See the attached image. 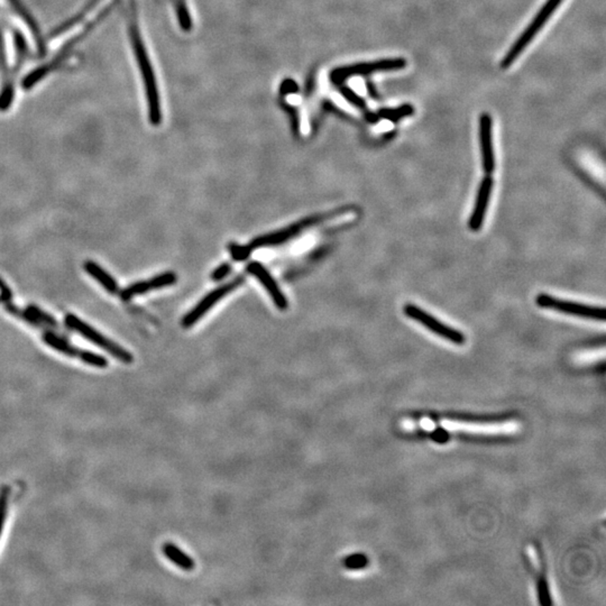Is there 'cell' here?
Returning a JSON list of instances; mask_svg holds the SVG:
<instances>
[{
    "instance_id": "4fadbf2b",
    "label": "cell",
    "mask_w": 606,
    "mask_h": 606,
    "mask_svg": "<svg viewBox=\"0 0 606 606\" xmlns=\"http://www.w3.org/2000/svg\"><path fill=\"white\" fill-rule=\"evenodd\" d=\"M479 143L482 151V164L485 173L491 175L494 172L495 155L492 136V117L483 114L479 117Z\"/></svg>"
},
{
    "instance_id": "9a60e30c",
    "label": "cell",
    "mask_w": 606,
    "mask_h": 606,
    "mask_svg": "<svg viewBox=\"0 0 606 606\" xmlns=\"http://www.w3.org/2000/svg\"><path fill=\"white\" fill-rule=\"evenodd\" d=\"M162 553L173 565L177 566L184 572H192L196 568L194 559L173 542H165L162 546Z\"/></svg>"
},
{
    "instance_id": "30bf717a",
    "label": "cell",
    "mask_w": 606,
    "mask_h": 606,
    "mask_svg": "<svg viewBox=\"0 0 606 606\" xmlns=\"http://www.w3.org/2000/svg\"><path fill=\"white\" fill-rule=\"evenodd\" d=\"M407 66V61L403 58L386 59L377 62L361 63L349 68H342L337 72L338 78H349L353 75H370L374 72L398 71Z\"/></svg>"
},
{
    "instance_id": "6da1fadb",
    "label": "cell",
    "mask_w": 606,
    "mask_h": 606,
    "mask_svg": "<svg viewBox=\"0 0 606 606\" xmlns=\"http://www.w3.org/2000/svg\"><path fill=\"white\" fill-rule=\"evenodd\" d=\"M405 431L431 432L442 429L444 431L464 432L470 435H514L521 429L518 420H498V421H483V420L448 419V418H405L400 422Z\"/></svg>"
},
{
    "instance_id": "d6986e66",
    "label": "cell",
    "mask_w": 606,
    "mask_h": 606,
    "mask_svg": "<svg viewBox=\"0 0 606 606\" xmlns=\"http://www.w3.org/2000/svg\"><path fill=\"white\" fill-rule=\"evenodd\" d=\"M10 488L3 485L0 488V537L3 533V525L6 522L7 513L10 507Z\"/></svg>"
},
{
    "instance_id": "52a82bcc",
    "label": "cell",
    "mask_w": 606,
    "mask_h": 606,
    "mask_svg": "<svg viewBox=\"0 0 606 606\" xmlns=\"http://www.w3.org/2000/svg\"><path fill=\"white\" fill-rule=\"evenodd\" d=\"M404 314L407 317L414 319V321L421 323L431 333L438 335L439 337L446 339L448 342H453L455 345H464L466 342V337L453 327L444 325L439 321L437 318L428 314L426 311L414 305H404Z\"/></svg>"
},
{
    "instance_id": "2e32d148",
    "label": "cell",
    "mask_w": 606,
    "mask_h": 606,
    "mask_svg": "<svg viewBox=\"0 0 606 606\" xmlns=\"http://www.w3.org/2000/svg\"><path fill=\"white\" fill-rule=\"evenodd\" d=\"M84 268L92 279H94L100 286H103V289L106 290L107 292L110 294H116L118 292V284L116 282L115 279L106 270H103L99 264H97L96 262H84Z\"/></svg>"
},
{
    "instance_id": "8992f818",
    "label": "cell",
    "mask_w": 606,
    "mask_h": 606,
    "mask_svg": "<svg viewBox=\"0 0 606 606\" xmlns=\"http://www.w3.org/2000/svg\"><path fill=\"white\" fill-rule=\"evenodd\" d=\"M43 342L47 344L49 347L59 351L61 354L66 355L68 357L78 358L81 362L90 365V366L97 367V368H106L108 367V359L103 357L101 355L96 354L90 351L78 349L75 346L71 345L66 339L63 338L60 335H56L53 331L44 330L42 335Z\"/></svg>"
},
{
    "instance_id": "e0dca14e",
    "label": "cell",
    "mask_w": 606,
    "mask_h": 606,
    "mask_svg": "<svg viewBox=\"0 0 606 606\" xmlns=\"http://www.w3.org/2000/svg\"><path fill=\"white\" fill-rule=\"evenodd\" d=\"M414 114V106H411L409 103H405V105H402V106L398 107V108L382 109V110H379V116L381 118L386 119V121L398 123L399 121H401V119L405 118V117H410Z\"/></svg>"
},
{
    "instance_id": "8fae6325",
    "label": "cell",
    "mask_w": 606,
    "mask_h": 606,
    "mask_svg": "<svg viewBox=\"0 0 606 606\" xmlns=\"http://www.w3.org/2000/svg\"><path fill=\"white\" fill-rule=\"evenodd\" d=\"M247 270L251 275L256 277L261 282L262 286H264L268 291V296L273 300L274 305H277V308L281 310H286L288 308L289 302H288L286 294L282 292L280 286H277V281L274 280L270 272L261 263H258V262L249 263Z\"/></svg>"
},
{
    "instance_id": "277c9868",
    "label": "cell",
    "mask_w": 606,
    "mask_h": 606,
    "mask_svg": "<svg viewBox=\"0 0 606 606\" xmlns=\"http://www.w3.org/2000/svg\"><path fill=\"white\" fill-rule=\"evenodd\" d=\"M561 1L563 0H547V3H544V7L539 10V13L532 21L531 24L525 28V31H523L521 36L518 38V40H516V43L513 44L510 51L507 52V55L502 61V68H509L519 58L525 47L531 43V40L535 38V35L538 34L541 28L544 27V24L548 22V19L551 18L553 13L556 12Z\"/></svg>"
},
{
    "instance_id": "5b68a950",
    "label": "cell",
    "mask_w": 606,
    "mask_h": 606,
    "mask_svg": "<svg viewBox=\"0 0 606 606\" xmlns=\"http://www.w3.org/2000/svg\"><path fill=\"white\" fill-rule=\"evenodd\" d=\"M535 302L540 308L551 309V310L558 311L561 314L593 319V320H605V309L602 307H594V305L567 301V300H561V299L549 296L546 293L539 294L535 299Z\"/></svg>"
},
{
    "instance_id": "9c48e42d",
    "label": "cell",
    "mask_w": 606,
    "mask_h": 606,
    "mask_svg": "<svg viewBox=\"0 0 606 606\" xmlns=\"http://www.w3.org/2000/svg\"><path fill=\"white\" fill-rule=\"evenodd\" d=\"M242 281H244L242 277H238L236 280L231 281V282L225 284V286H219V288L214 290L212 292H209L192 310L184 316V319H182V326L189 328V327L193 326L194 323H198L212 307H215L217 305L219 300L225 298L233 290L236 289L237 286H240Z\"/></svg>"
},
{
    "instance_id": "ffe728a7",
    "label": "cell",
    "mask_w": 606,
    "mask_h": 606,
    "mask_svg": "<svg viewBox=\"0 0 606 606\" xmlns=\"http://www.w3.org/2000/svg\"><path fill=\"white\" fill-rule=\"evenodd\" d=\"M229 251L235 261H245L252 252L249 246L237 245V244H230Z\"/></svg>"
},
{
    "instance_id": "5bb4252c",
    "label": "cell",
    "mask_w": 606,
    "mask_h": 606,
    "mask_svg": "<svg viewBox=\"0 0 606 606\" xmlns=\"http://www.w3.org/2000/svg\"><path fill=\"white\" fill-rule=\"evenodd\" d=\"M177 277L173 272H166V273L160 274L156 277L149 279V280L140 281V282L133 283L124 290H121V298L124 301H128L131 298L136 296H142L145 293L152 291V290L162 289L165 286H171L177 282Z\"/></svg>"
},
{
    "instance_id": "7a4b0ae2",
    "label": "cell",
    "mask_w": 606,
    "mask_h": 606,
    "mask_svg": "<svg viewBox=\"0 0 606 606\" xmlns=\"http://www.w3.org/2000/svg\"><path fill=\"white\" fill-rule=\"evenodd\" d=\"M64 323L68 329L75 330L77 333H80L84 338L88 339L89 342H92L94 345L98 346L100 349H105L107 353L112 355V357L123 362L125 364H131L134 362V356L129 351H126L124 347H121L117 342H112L110 339L107 338L105 335L100 333L98 330L94 329L92 327L89 326L88 323L81 320L80 318L77 317L75 314H68L64 317Z\"/></svg>"
},
{
    "instance_id": "7c38bea8",
    "label": "cell",
    "mask_w": 606,
    "mask_h": 606,
    "mask_svg": "<svg viewBox=\"0 0 606 606\" xmlns=\"http://www.w3.org/2000/svg\"><path fill=\"white\" fill-rule=\"evenodd\" d=\"M494 186V180L491 175H486L479 184L477 197H476L474 210L468 220V227L472 231H479L484 224L485 216L488 212V202L491 199L492 190Z\"/></svg>"
},
{
    "instance_id": "ba28073f",
    "label": "cell",
    "mask_w": 606,
    "mask_h": 606,
    "mask_svg": "<svg viewBox=\"0 0 606 606\" xmlns=\"http://www.w3.org/2000/svg\"><path fill=\"white\" fill-rule=\"evenodd\" d=\"M323 218H326V216H314V217L307 218V219L299 221L296 224L291 225V226L284 228V229L277 230V231H274V233L256 237L255 240H253L249 246L253 251V249H255L281 245V244L289 242L294 237L298 236L299 233H302L305 228L311 227V226L318 224Z\"/></svg>"
},
{
    "instance_id": "3957f363",
    "label": "cell",
    "mask_w": 606,
    "mask_h": 606,
    "mask_svg": "<svg viewBox=\"0 0 606 606\" xmlns=\"http://www.w3.org/2000/svg\"><path fill=\"white\" fill-rule=\"evenodd\" d=\"M527 557L531 568L533 583H535V597L540 605L553 604L551 592V576L548 572L547 561L538 544H530L527 547Z\"/></svg>"
},
{
    "instance_id": "44dd1931",
    "label": "cell",
    "mask_w": 606,
    "mask_h": 606,
    "mask_svg": "<svg viewBox=\"0 0 606 606\" xmlns=\"http://www.w3.org/2000/svg\"><path fill=\"white\" fill-rule=\"evenodd\" d=\"M230 270H231V268H230V265L223 264L220 266H218L215 270H214V273H212V279L214 281H220L224 280L225 277H227L228 274L230 273Z\"/></svg>"
},
{
    "instance_id": "ac0fdd59",
    "label": "cell",
    "mask_w": 606,
    "mask_h": 606,
    "mask_svg": "<svg viewBox=\"0 0 606 606\" xmlns=\"http://www.w3.org/2000/svg\"><path fill=\"white\" fill-rule=\"evenodd\" d=\"M342 564L344 568L347 570L357 572V570L366 568L367 566L370 565V559L364 553H353V555L345 557L342 559Z\"/></svg>"
}]
</instances>
